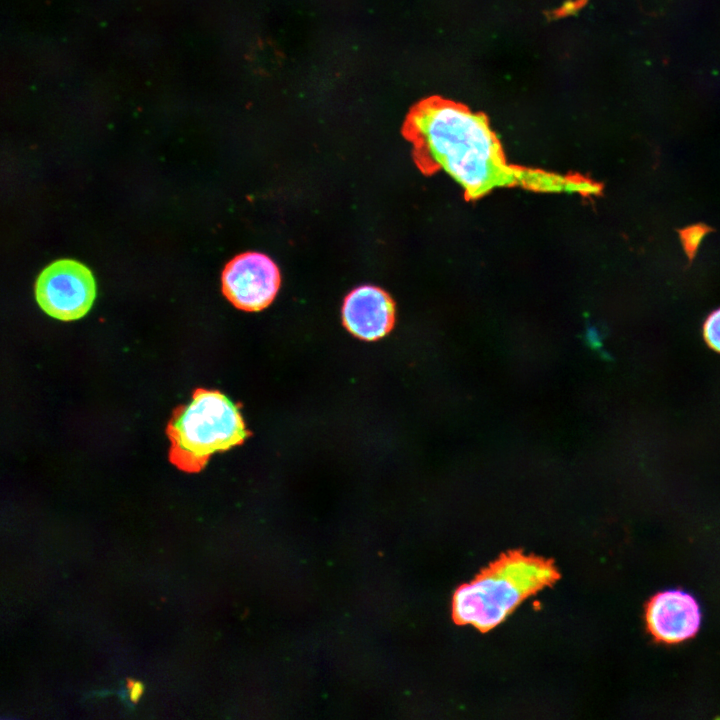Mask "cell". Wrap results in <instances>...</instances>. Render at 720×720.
<instances>
[{
	"mask_svg": "<svg viewBox=\"0 0 720 720\" xmlns=\"http://www.w3.org/2000/svg\"><path fill=\"white\" fill-rule=\"evenodd\" d=\"M645 620L655 640L676 644L696 635L701 624V610L693 595L680 589H670L655 594L649 600Z\"/></svg>",
	"mask_w": 720,
	"mask_h": 720,
	"instance_id": "6",
	"label": "cell"
},
{
	"mask_svg": "<svg viewBox=\"0 0 720 720\" xmlns=\"http://www.w3.org/2000/svg\"><path fill=\"white\" fill-rule=\"evenodd\" d=\"M344 327L355 337L375 341L387 335L395 322V303L379 287L364 285L353 289L342 306Z\"/></svg>",
	"mask_w": 720,
	"mask_h": 720,
	"instance_id": "7",
	"label": "cell"
},
{
	"mask_svg": "<svg viewBox=\"0 0 720 720\" xmlns=\"http://www.w3.org/2000/svg\"><path fill=\"white\" fill-rule=\"evenodd\" d=\"M166 434L170 462L186 473L200 472L212 454L239 446L251 435L239 406L222 392L204 388L174 409Z\"/></svg>",
	"mask_w": 720,
	"mask_h": 720,
	"instance_id": "3",
	"label": "cell"
},
{
	"mask_svg": "<svg viewBox=\"0 0 720 720\" xmlns=\"http://www.w3.org/2000/svg\"><path fill=\"white\" fill-rule=\"evenodd\" d=\"M712 229L706 224H693L679 231V237L687 258L692 261L701 242Z\"/></svg>",
	"mask_w": 720,
	"mask_h": 720,
	"instance_id": "8",
	"label": "cell"
},
{
	"mask_svg": "<svg viewBox=\"0 0 720 720\" xmlns=\"http://www.w3.org/2000/svg\"><path fill=\"white\" fill-rule=\"evenodd\" d=\"M671 0H637V4L642 13L648 16L663 15L670 4Z\"/></svg>",
	"mask_w": 720,
	"mask_h": 720,
	"instance_id": "10",
	"label": "cell"
},
{
	"mask_svg": "<svg viewBox=\"0 0 720 720\" xmlns=\"http://www.w3.org/2000/svg\"><path fill=\"white\" fill-rule=\"evenodd\" d=\"M35 297L40 308L61 321L84 317L96 297V283L91 270L72 259L52 262L37 277Z\"/></svg>",
	"mask_w": 720,
	"mask_h": 720,
	"instance_id": "4",
	"label": "cell"
},
{
	"mask_svg": "<svg viewBox=\"0 0 720 720\" xmlns=\"http://www.w3.org/2000/svg\"><path fill=\"white\" fill-rule=\"evenodd\" d=\"M703 336L706 344L720 353V308L712 311L705 319Z\"/></svg>",
	"mask_w": 720,
	"mask_h": 720,
	"instance_id": "9",
	"label": "cell"
},
{
	"mask_svg": "<svg viewBox=\"0 0 720 720\" xmlns=\"http://www.w3.org/2000/svg\"><path fill=\"white\" fill-rule=\"evenodd\" d=\"M558 577L550 561L510 552L455 591L453 619L457 624L488 631L504 621L524 599Z\"/></svg>",
	"mask_w": 720,
	"mask_h": 720,
	"instance_id": "2",
	"label": "cell"
},
{
	"mask_svg": "<svg viewBox=\"0 0 720 720\" xmlns=\"http://www.w3.org/2000/svg\"><path fill=\"white\" fill-rule=\"evenodd\" d=\"M413 145L417 168L426 176L444 171L476 200L495 188L599 196L603 185L579 174H557L509 164L502 145L482 113L440 97L417 104L403 126Z\"/></svg>",
	"mask_w": 720,
	"mask_h": 720,
	"instance_id": "1",
	"label": "cell"
},
{
	"mask_svg": "<svg viewBox=\"0 0 720 720\" xmlns=\"http://www.w3.org/2000/svg\"><path fill=\"white\" fill-rule=\"evenodd\" d=\"M126 688L129 691L130 700L138 703L145 689L144 684L132 678H126Z\"/></svg>",
	"mask_w": 720,
	"mask_h": 720,
	"instance_id": "11",
	"label": "cell"
},
{
	"mask_svg": "<svg viewBox=\"0 0 720 720\" xmlns=\"http://www.w3.org/2000/svg\"><path fill=\"white\" fill-rule=\"evenodd\" d=\"M222 292L238 309L260 311L274 300L281 283L277 265L265 254L246 252L230 260L222 272Z\"/></svg>",
	"mask_w": 720,
	"mask_h": 720,
	"instance_id": "5",
	"label": "cell"
}]
</instances>
